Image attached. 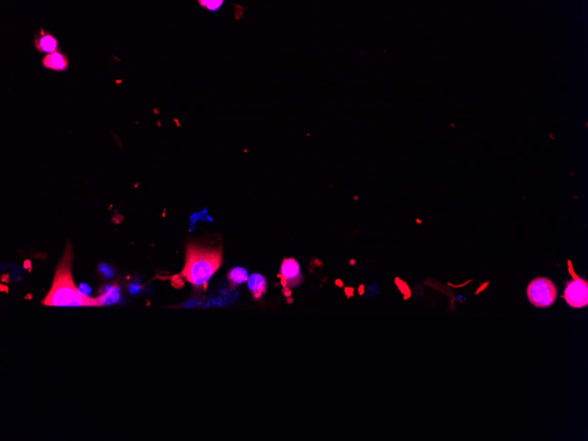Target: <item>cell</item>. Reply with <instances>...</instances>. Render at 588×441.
Here are the masks:
<instances>
[{
    "instance_id": "obj_1",
    "label": "cell",
    "mask_w": 588,
    "mask_h": 441,
    "mask_svg": "<svg viewBox=\"0 0 588 441\" xmlns=\"http://www.w3.org/2000/svg\"><path fill=\"white\" fill-rule=\"evenodd\" d=\"M73 247L67 244L63 257L55 273L54 280L50 292L42 300V304L50 307H101L105 305L102 295L89 298L79 292L73 282L72 264Z\"/></svg>"
},
{
    "instance_id": "obj_2",
    "label": "cell",
    "mask_w": 588,
    "mask_h": 441,
    "mask_svg": "<svg viewBox=\"0 0 588 441\" xmlns=\"http://www.w3.org/2000/svg\"><path fill=\"white\" fill-rule=\"evenodd\" d=\"M221 264V250L190 245L187 249L186 264L180 275L193 286H206Z\"/></svg>"
},
{
    "instance_id": "obj_3",
    "label": "cell",
    "mask_w": 588,
    "mask_h": 441,
    "mask_svg": "<svg viewBox=\"0 0 588 441\" xmlns=\"http://www.w3.org/2000/svg\"><path fill=\"white\" fill-rule=\"evenodd\" d=\"M527 295L528 300L535 308H550L557 300V286L547 277L539 276L529 283Z\"/></svg>"
},
{
    "instance_id": "obj_4",
    "label": "cell",
    "mask_w": 588,
    "mask_h": 441,
    "mask_svg": "<svg viewBox=\"0 0 588 441\" xmlns=\"http://www.w3.org/2000/svg\"><path fill=\"white\" fill-rule=\"evenodd\" d=\"M563 298L573 308H581L588 305V283L581 278H576L567 283Z\"/></svg>"
},
{
    "instance_id": "obj_5",
    "label": "cell",
    "mask_w": 588,
    "mask_h": 441,
    "mask_svg": "<svg viewBox=\"0 0 588 441\" xmlns=\"http://www.w3.org/2000/svg\"><path fill=\"white\" fill-rule=\"evenodd\" d=\"M280 277L285 288H292L301 285L303 276L297 261L293 258L284 259L280 267Z\"/></svg>"
},
{
    "instance_id": "obj_6",
    "label": "cell",
    "mask_w": 588,
    "mask_h": 441,
    "mask_svg": "<svg viewBox=\"0 0 588 441\" xmlns=\"http://www.w3.org/2000/svg\"><path fill=\"white\" fill-rule=\"evenodd\" d=\"M42 64L47 69L57 72L65 71L69 66L66 56L57 51L45 56L42 59Z\"/></svg>"
},
{
    "instance_id": "obj_7",
    "label": "cell",
    "mask_w": 588,
    "mask_h": 441,
    "mask_svg": "<svg viewBox=\"0 0 588 441\" xmlns=\"http://www.w3.org/2000/svg\"><path fill=\"white\" fill-rule=\"evenodd\" d=\"M247 286L251 294L256 299L262 298L265 295L267 291V280L265 276L263 275L257 273L251 275L247 280Z\"/></svg>"
},
{
    "instance_id": "obj_8",
    "label": "cell",
    "mask_w": 588,
    "mask_h": 441,
    "mask_svg": "<svg viewBox=\"0 0 588 441\" xmlns=\"http://www.w3.org/2000/svg\"><path fill=\"white\" fill-rule=\"evenodd\" d=\"M35 47L39 51L50 54L57 51V41L54 36L49 34L41 35L40 38L35 41Z\"/></svg>"
},
{
    "instance_id": "obj_9",
    "label": "cell",
    "mask_w": 588,
    "mask_h": 441,
    "mask_svg": "<svg viewBox=\"0 0 588 441\" xmlns=\"http://www.w3.org/2000/svg\"><path fill=\"white\" fill-rule=\"evenodd\" d=\"M228 281L230 284V286L232 288H235L236 286H239L240 284H243L247 280V270H244L242 268L237 267L234 268L233 270L228 273Z\"/></svg>"
},
{
    "instance_id": "obj_10",
    "label": "cell",
    "mask_w": 588,
    "mask_h": 441,
    "mask_svg": "<svg viewBox=\"0 0 588 441\" xmlns=\"http://www.w3.org/2000/svg\"><path fill=\"white\" fill-rule=\"evenodd\" d=\"M102 297H103L105 305L115 303L119 299V291H118L117 286L108 287L104 294H102Z\"/></svg>"
},
{
    "instance_id": "obj_11",
    "label": "cell",
    "mask_w": 588,
    "mask_h": 441,
    "mask_svg": "<svg viewBox=\"0 0 588 441\" xmlns=\"http://www.w3.org/2000/svg\"><path fill=\"white\" fill-rule=\"evenodd\" d=\"M379 285L377 283H371L370 285L366 286L364 288V292H363V298L366 299H371V298L376 297L379 295Z\"/></svg>"
},
{
    "instance_id": "obj_12",
    "label": "cell",
    "mask_w": 588,
    "mask_h": 441,
    "mask_svg": "<svg viewBox=\"0 0 588 441\" xmlns=\"http://www.w3.org/2000/svg\"><path fill=\"white\" fill-rule=\"evenodd\" d=\"M198 2L202 7L212 12H217L224 4V1L222 0H202Z\"/></svg>"
},
{
    "instance_id": "obj_13",
    "label": "cell",
    "mask_w": 588,
    "mask_h": 441,
    "mask_svg": "<svg viewBox=\"0 0 588 441\" xmlns=\"http://www.w3.org/2000/svg\"><path fill=\"white\" fill-rule=\"evenodd\" d=\"M99 270H100L104 276H107V277H111V276H113V272H114L110 267L108 266L107 264H105L100 265Z\"/></svg>"
},
{
    "instance_id": "obj_14",
    "label": "cell",
    "mask_w": 588,
    "mask_h": 441,
    "mask_svg": "<svg viewBox=\"0 0 588 441\" xmlns=\"http://www.w3.org/2000/svg\"><path fill=\"white\" fill-rule=\"evenodd\" d=\"M79 292L82 294V295L88 297L89 292H90L91 290H90V288H89L88 286L84 284V285H81V286H80V287H79Z\"/></svg>"
},
{
    "instance_id": "obj_15",
    "label": "cell",
    "mask_w": 588,
    "mask_h": 441,
    "mask_svg": "<svg viewBox=\"0 0 588 441\" xmlns=\"http://www.w3.org/2000/svg\"><path fill=\"white\" fill-rule=\"evenodd\" d=\"M130 291L131 293H138L140 291V286H137V285H131L130 287Z\"/></svg>"
}]
</instances>
